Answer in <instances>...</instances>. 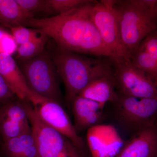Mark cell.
Here are the masks:
<instances>
[{"instance_id":"7402d4cb","label":"cell","mask_w":157,"mask_h":157,"mask_svg":"<svg viewBox=\"0 0 157 157\" xmlns=\"http://www.w3.org/2000/svg\"><path fill=\"white\" fill-rule=\"evenodd\" d=\"M25 12L33 14L34 12L48 11L47 0H15Z\"/></svg>"},{"instance_id":"9a60e30c","label":"cell","mask_w":157,"mask_h":157,"mask_svg":"<svg viewBox=\"0 0 157 157\" xmlns=\"http://www.w3.org/2000/svg\"><path fill=\"white\" fill-rule=\"evenodd\" d=\"M0 157H39L32 131L2 142Z\"/></svg>"},{"instance_id":"277c9868","label":"cell","mask_w":157,"mask_h":157,"mask_svg":"<svg viewBox=\"0 0 157 157\" xmlns=\"http://www.w3.org/2000/svg\"><path fill=\"white\" fill-rule=\"evenodd\" d=\"M113 77L119 94L137 98H157V83L129 59L111 56Z\"/></svg>"},{"instance_id":"9c48e42d","label":"cell","mask_w":157,"mask_h":157,"mask_svg":"<svg viewBox=\"0 0 157 157\" xmlns=\"http://www.w3.org/2000/svg\"><path fill=\"white\" fill-rule=\"evenodd\" d=\"M33 107L45 123L59 132L78 150L84 148L83 139L78 136L70 117L60 104L45 100Z\"/></svg>"},{"instance_id":"d4e9b609","label":"cell","mask_w":157,"mask_h":157,"mask_svg":"<svg viewBox=\"0 0 157 157\" xmlns=\"http://www.w3.org/2000/svg\"><path fill=\"white\" fill-rule=\"evenodd\" d=\"M15 97L0 74V106L15 100Z\"/></svg>"},{"instance_id":"7c38bea8","label":"cell","mask_w":157,"mask_h":157,"mask_svg":"<svg viewBox=\"0 0 157 157\" xmlns=\"http://www.w3.org/2000/svg\"><path fill=\"white\" fill-rule=\"evenodd\" d=\"M87 141L93 157H115L123 140L112 125L98 124L88 129Z\"/></svg>"},{"instance_id":"2e32d148","label":"cell","mask_w":157,"mask_h":157,"mask_svg":"<svg viewBox=\"0 0 157 157\" xmlns=\"http://www.w3.org/2000/svg\"><path fill=\"white\" fill-rule=\"evenodd\" d=\"M115 89L113 75L104 76L90 82L78 96L105 105L107 102L113 103L117 99Z\"/></svg>"},{"instance_id":"4fadbf2b","label":"cell","mask_w":157,"mask_h":157,"mask_svg":"<svg viewBox=\"0 0 157 157\" xmlns=\"http://www.w3.org/2000/svg\"><path fill=\"white\" fill-rule=\"evenodd\" d=\"M156 126L150 127L136 132L124 143L115 157H156Z\"/></svg>"},{"instance_id":"5b68a950","label":"cell","mask_w":157,"mask_h":157,"mask_svg":"<svg viewBox=\"0 0 157 157\" xmlns=\"http://www.w3.org/2000/svg\"><path fill=\"white\" fill-rule=\"evenodd\" d=\"M113 104L117 120L132 135L156 125L157 98H137L118 93Z\"/></svg>"},{"instance_id":"ba28073f","label":"cell","mask_w":157,"mask_h":157,"mask_svg":"<svg viewBox=\"0 0 157 157\" xmlns=\"http://www.w3.org/2000/svg\"><path fill=\"white\" fill-rule=\"evenodd\" d=\"M90 13L101 39L114 56L130 59L121 40L112 0L94 1Z\"/></svg>"},{"instance_id":"484cf974","label":"cell","mask_w":157,"mask_h":157,"mask_svg":"<svg viewBox=\"0 0 157 157\" xmlns=\"http://www.w3.org/2000/svg\"><path fill=\"white\" fill-rule=\"evenodd\" d=\"M5 33L6 32H4L2 30L0 29V39H2V37H3V35H4Z\"/></svg>"},{"instance_id":"7a4b0ae2","label":"cell","mask_w":157,"mask_h":157,"mask_svg":"<svg viewBox=\"0 0 157 157\" xmlns=\"http://www.w3.org/2000/svg\"><path fill=\"white\" fill-rule=\"evenodd\" d=\"M52 59L64 83L69 104L90 82L113 75L110 57H90L57 49Z\"/></svg>"},{"instance_id":"ac0fdd59","label":"cell","mask_w":157,"mask_h":157,"mask_svg":"<svg viewBox=\"0 0 157 157\" xmlns=\"http://www.w3.org/2000/svg\"><path fill=\"white\" fill-rule=\"evenodd\" d=\"M130 59L133 64L143 71L157 83V59L138 46Z\"/></svg>"},{"instance_id":"4316f807","label":"cell","mask_w":157,"mask_h":157,"mask_svg":"<svg viewBox=\"0 0 157 157\" xmlns=\"http://www.w3.org/2000/svg\"></svg>"},{"instance_id":"5bb4252c","label":"cell","mask_w":157,"mask_h":157,"mask_svg":"<svg viewBox=\"0 0 157 157\" xmlns=\"http://www.w3.org/2000/svg\"><path fill=\"white\" fill-rule=\"evenodd\" d=\"M74 128L76 132L88 130L99 124L105 104L77 96L72 102Z\"/></svg>"},{"instance_id":"ffe728a7","label":"cell","mask_w":157,"mask_h":157,"mask_svg":"<svg viewBox=\"0 0 157 157\" xmlns=\"http://www.w3.org/2000/svg\"><path fill=\"white\" fill-rule=\"evenodd\" d=\"M90 0H47L48 11H53L57 14L65 13L82 6Z\"/></svg>"},{"instance_id":"30bf717a","label":"cell","mask_w":157,"mask_h":157,"mask_svg":"<svg viewBox=\"0 0 157 157\" xmlns=\"http://www.w3.org/2000/svg\"><path fill=\"white\" fill-rule=\"evenodd\" d=\"M27 102L18 99L0 106V138L2 142L32 131Z\"/></svg>"},{"instance_id":"52a82bcc","label":"cell","mask_w":157,"mask_h":157,"mask_svg":"<svg viewBox=\"0 0 157 157\" xmlns=\"http://www.w3.org/2000/svg\"><path fill=\"white\" fill-rule=\"evenodd\" d=\"M26 107L39 157H80L79 150L59 132L45 123L29 102H26Z\"/></svg>"},{"instance_id":"6da1fadb","label":"cell","mask_w":157,"mask_h":157,"mask_svg":"<svg viewBox=\"0 0 157 157\" xmlns=\"http://www.w3.org/2000/svg\"><path fill=\"white\" fill-rule=\"evenodd\" d=\"M94 1L52 17H31L22 26L33 27L51 38L59 50L93 56H114L104 44L91 17Z\"/></svg>"},{"instance_id":"3957f363","label":"cell","mask_w":157,"mask_h":157,"mask_svg":"<svg viewBox=\"0 0 157 157\" xmlns=\"http://www.w3.org/2000/svg\"><path fill=\"white\" fill-rule=\"evenodd\" d=\"M121 40L130 57L157 29V0H112Z\"/></svg>"},{"instance_id":"8992f818","label":"cell","mask_w":157,"mask_h":157,"mask_svg":"<svg viewBox=\"0 0 157 157\" xmlns=\"http://www.w3.org/2000/svg\"><path fill=\"white\" fill-rule=\"evenodd\" d=\"M21 72L30 89L48 101L60 104L58 74L52 58L42 53L25 61Z\"/></svg>"},{"instance_id":"603a6c76","label":"cell","mask_w":157,"mask_h":157,"mask_svg":"<svg viewBox=\"0 0 157 157\" xmlns=\"http://www.w3.org/2000/svg\"><path fill=\"white\" fill-rule=\"evenodd\" d=\"M157 59V30L150 33L139 45Z\"/></svg>"},{"instance_id":"d6986e66","label":"cell","mask_w":157,"mask_h":157,"mask_svg":"<svg viewBox=\"0 0 157 157\" xmlns=\"http://www.w3.org/2000/svg\"><path fill=\"white\" fill-rule=\"evenodd\" d=\"M41 33V32H40ZM48 37L41 33L39 36L17 48V58L28 60L43 53Z\"/></svg>"},{"instance_id":"8fae6325","label":"cell","mask_w":157,"mask_h":157,"mask_svg":"<svg viewBox=\"0 0 157 157\" xmlns=\"http://www.w3.org/2000/svg\"><path fill=\"white\" fill-rule=\"evenodd\" d=\"M0 74L19 100L29 102L33 107L47 100L30 89L21 70L11 55L0 54Z\"/></svg>"},{"instance_id":"cb8c5ba5","label":"cell","mask_w":157,"mask_h":157,"mask_svg":"<svg viewBox=\"0 0 157 157\" xmlns=\"http://www.w3.org/2000/svg\"><path fill=\"white\" fill-rule=\"evenodd\" d=\"M17 49V44L13 36L5 33L0 39V54H7L11 55Z\"/></svg>"},{"instance_id":"e0dca14e","label":"cell","mask_w":157,"mask_h":157,"mask_svg":"<svg viewBox=\"0 0 157 157\" xmlns=\"http://www.w3.org/2000/svg\"><path fill=\"white\" fill-rule=\"evenodd\" d=\"M33 15L25 12L15 0H0V21L12 27L22 25Z\"/></svg>"},{"instance_id":"44dd1931","label":"cell","mask_w":157,"mask_h":157,"mask_svg":"<svg viewBox=\"0 0 157 157\" xmlns=\"http://www.w3.org/2000/svg\"><path fill=\"white\" fill-rule=\"evenodd\" d=\"M11 36L17 45H22L36 38L40 34L36 29L27 28L24 26L19 25L11 28Z\"/></svg>"}]
</instances>
